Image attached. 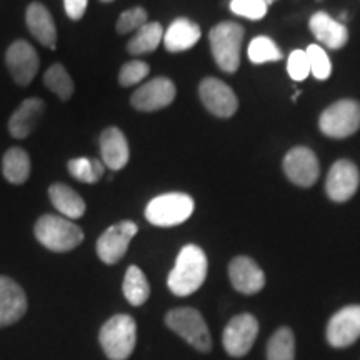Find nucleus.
<instances>
[{"label": "nucleus", "instance_id": "f257e3e1", "mask_svg": "<svg viewBox=\"0 0 360 360\" xmlns=\"http://www.w3.org/2000/svg\"><path fill=\"white\" fill-rule=\"evenodd\" d=\"M205 252L199 245L188 244L179 252L174 269L170 270L167 285L170 292L177 297L192 295L204 285L207 277Z\"/></svg>", "mask_w": 360, "mask_h": 360}, {"label": "nucleus", "instance_id": "f03ea898", "mask_svg": "<svg viewBox=\"0 0 360 360\" xmlns=\"http://www.w3.org/2000/svg\"><path fill=\"white\" fill-rule=\"evenodd\" d=\"M103 354L110 360H127L137 342V326L127 314H119L103 323L98 332Z\"/></svg>", "mask_w": 360, "mask_h": 360}, {"label": "nucleus", "instance_id": "7ed1b4c3", "mask_svg": "<svg viewBox=\"0 0 360 360\" xmlns=\"http://www.w3.org/2000/svg\"><path fill=\"white\" fill-rule=\"evenodd\" d=\"M35 237L45 249L69 252L82 244L84 232L69 219L58 215H44L35 224Z\"/></svg>", "mask_w": 360, "mask_h": 360}, {"label": "nucleus", "instance_id": "20e7f679", "mask_svg": "<svg viewBox=\"0 0 360 360\" xmlns=\"http://www.w3.org/2000/svg\"><path fill=\"white\" fill-rule=\"evenodd\" d=\"M212 56L224 72L233 74L240 65V47L244 27L237 22H220L209 34Z\"/></svg>", "mask_w": 360, "mask_h": 360}, {"label": "nucleus", "instance_id": "39448f33", "mask_svg": "<svg viewBox=\"0 0 360 360\" xmlns=\"http://www.w3.org/2000/svg\"><path fill=\"white\" fill-rule=\"evenodd\" d=\"M165 323L170 330L182 337L188 345L199 352L212 350V337L199 310L192 307L174 309L165 315Z\"/></svg>", "mask_w": 360, "mask_h": 360}, {"label": "nucleus", "instance_id": "423d86ee", "mask_svg": "<svg viewBox=\"0 0 360 360\" xmlns=\"http://www.w3.org/2000/svg\"><path fill=\"white\" fill-rule=\"evenodd\" d=\"M193 199L187 193L170 192L148 202L146 217L155 227H174L184 224L193 212Z\"/></svg>", "mask_w": 360, "mask_h": 360}, {"label": "nucleus", "instance_id": "0eeeda50", "mask_svg": "<svg viewBox=\"0 0 360 360\" xmlns=\"http://www.w3.org/2000/svg\"><path fill=\"white\" fill-rule=\"evenodd\" d=\"M319 127L327 137H350L360 129V103L349 98L332 103L319 119Z\"/></svg>", "mask_w": 360, "mask_h": 360}, {"label": "nucleus", "instance_id": "6e6552de", "mask_svg": "<svg viewBox=\"0 0 360 360\" xmlns=\"http://www.w3.org/2000/svg\"><path fill=\"white\" fill-rule=\"evenodd\" d=\"M259 335V322L252 314H240L231 319L224 328L222 345L231 357H244L250 352Z\"/></svg>", "mask_w": 360, "mask_h": 360}, {"label": "nucleus", "instance_id": "1a4fd4ad", "mask_svg": "<svg viewBox=\"0 0 360 360\" xmlns=\"http://www.w3.org/2000/svg\"><path fill=\"white\" fill-rule=\"evenodd\" d=\"M137 231L139 227L130 220H124L107 229L97 240L98 259L107 265H114L122 260Z\"/></svg>", "mask_w": 360, "mask_h": 360}, {"label": "nucleus", "instance_id": "9d476101", "mask_svg": "<svg viewBox=\"0 0 360 360\" xmlns=\"http://www.w3.org/2000/svg\"><path fill=\"white\" fill-rule=\"evenodd\" d=\"M326 337L335 349L350 347L360 339V305H347L330 317Z\"/></svg>", "mask_w": 360, "mask_h": 360}, {"label": "nucleus", "instance_id": "9b49d317", "mask_svg": "<svg viewBox=\"0 0 360 360\" xmlns=\"http://www.w3.org/2000/svg\"><path fill=\"white\" fill-rule=\"evenodd\" d=\"M283 170L290 182L300 187H312L321 174L317 157L307 147H295L287 152Z\"/></svg>", "mask_w": 360, "mask_h": 360}, {"label": "nucleus", "instance_id": "f8f14e48", "mask_svg": "<svg viewBox=\"0 0 360 360\" xmlns=\"http://www.w3.org/2000/svg\"><path fill=\"white\" fill-rule=\"evenodd\" d=\"M175 92L177 90H175L172 80L167 77H157L135 90L130 102L137 110L154 112L170 105L175 98Z\"/></svg>", "mask_w": 360, "mask_h": 360}, {"label": "nucleus", "instance_id": "ddd939ff", "mask_svg": "<svg viewBox=\"0 0 360 360\" xmlns=\"http://www.w3.org/2000/svg\"><path fill=\"white\" fill-rule=\"evenodd\" d=\"M199 94L202 102H204L205 109L210 114L222 117V119H229L236 114L238 101L237 96L233 94V90L229 87L227 84H224L219 79H205L202 80Z\"/></svg>", "mask_w": 360, "mask_h": 360}, {"label": "nucleus", "instance_id": "4468645a", "mask_svg": "<svg viewBox=\"0 0 360 360\" xmlns=\"http://www.w3.org/2000/svg\"><path fill=\"white\" fill-rule=\"evenodd\" d=\"M6 62L13 80L19 85H29L39 70V56L25 40H17L7 49Z\"/></svg>", "mask_w": 360, "mask_h": 360}, {"label": "nucleus", "instance_id": "2eb2a0df", "mask_svg": "<svg viewBox=\"0 0 360 360\" xmlns=\"http://www.w3.org/2000/svg\"><path fill=\"white\" fill-rule=\"evenodd\" d=\"M360 182L359 169L350 160H339L328 170L326 191L334 202H347L357 192Z\"/></svg>", "mask_w": 360, "mask_h": 360}, {"label": "nucleus", "instance_id": "dca6fc26", "mask_svg": "<svg viewBox=\"0 0 360 360\" xmlns=\"http://www.w3.org/2000/svg\"><path fill=\"white\" fill-rule=\"evenodd\" d=\"M229 277H231L233 289L245 295L257 294L265 285L262 269L259 267L255 260L245 257V255L232 259L231 265H229Z\"/></svg>", "mask_w": 360, "mask_h": 360}, {"label": "nucleus", "instance_id": "f3484780", "mask_svg": "<svg viewBox=\"0 0 360 360\" xmlns=\"http://www.w3.org/2000/svg\"><path fill=\"white\" fill-rule=\"evenodd\" d=\"M27 312V295L12 278L0 276V328L19 322Z\"/></svg>", "mask_w": 360, "mask_h": 360}, {"label": "nucleus", "instance_id": "a211bd4d", "mask_svg": "<svg viewBox=\"0 0 360 360\" xmlns=\"http://www.w3.org/2000/svg\"><path fill=\"white\" fill-rule=\"evenodd\" d=\"M310 30L319 42L328 49H342L349 40V30L339 20L332 19L326 12H317L310 17Z\"/></svg>", "mask_w": 360, "mask_h": 360}, {"label": "nucleus", "instance_id": "6ab92c4d", "mask_svg": "<svg viewBox=\"0 0 360 360\" xmlns=\"http://www.w3.org/2000/svg\"><path fill=\"white\" fill-rule=\"evenodd\" d=\"M101 155L105 167L120 170L129 162V143L125 135L117 127L105 129L101 135Z\"/></svg>", "mask_w": 360, "mask_h": 360}, {"label": "nucleus", "instance_id": "aec40b11", "mask_svg": "<svg viewBox=\"0 0 360 360\" xmlns=\"http://www.w3.org/2000/svg\"><path fill=\"white\" fill-rule=\"evenodd\" d=\"M45 112V103L40 98H27L20 107L13 112L8 120V132L15 139H25L32 134L35 125Z\"/></svg>", "mask_w": 360, "mask_h": 360}, {"label": "nucleus", "instance_id": "412c9836", "mask_svg": "<svg viewBox=\"0 0 360 360\" xmlns=\"http://www.w3.org/2000/svg\"><path fill=\"white\" fill-rule=\"evenodd\" d=\"M27 27L30 34L47 49H56L57 45V30L51 12L42 4H30L27 8Z\"/></svg>", "mask_w": 360, "mask_h": 360}, {"label": "nucleus", "instance_id": "4be33fe9", "mask_svg": "<svg viewBox=\"0 0 360 360\" xmlns=\"http://www.w3.org/2000/svg\"><path fill=\"white\" fill-rule=\"evenodd\" d=\"M200 35L199 25L188 19H177L164 34V45L169 52H184L199 42Z\"/></svg>", "mask_w": 360, "mask_h": 360}, {"label": "nucleus", "instance_id": "5701e85b", "mask_svg": "<svg viewBox=\"0 0 360 360\" xmlns=\"http://www.w3.org/2000/svg\"><path fill=\"white\" fill-rule=\"evenodd\" d=\"M49 197H51L53 207H56L65 219L75 220L80 219L85 214L84 199L69 186H64V184H53V186L49 188Z\"/></svg>", "mask_w": 360, "mask_h": 360}, {"label": "nucleus", "instance_id": "b1692460", "mask_svg": "<svg viewBox=\"0 0 360 360\" xmlns=\"http://www.w3.org/2000/svg\"><path fill=\"white\" fill-rule=\"evenodd\" d=\"M2 172L11 184H24L30 175V159L24 148H8L2 160Z\"/></svg>", "mask_w": 360, "mask_h": 360}, {"label": "nucleus", "instance_id": "393cba45", "mask_svg": "<svg viewBox=\"0 0 360 360\" xmlns=\"http://www.w3.org/2000/svg\"><path fill=\"white\" fill-rule=\"evenodd\" d=\"M160 40H164V30L159 22H147L146 25L135 32L129 40L127 51L132 56H143V53L154 52L159 47Z\"/></svg>", "mask_w": 360, "mask_h": 360}, {"label": "nucleus", "instance_id": "a878e982", "mask_svg": "<svg viewBox=\"0 0 360 360\" xmlns=\"http://www.w3.org/2000/svg\"><path fill=\"white\" fill-rule=\"evenodd\" d=\"M125 299L129 300V304H132L134 307H141L148 300L150 297V285L146 274L142 272L137 265H130L125 272L124 285H122Z\"/></svg>", "mask_w": 360, "mask_h": 360}, {"label": "nucleus", "instance_id": "bb28decb", "mask_svg": "<svg viewBox=\"0 0 360 360\" xmlns=\"http://www.w3.org/2000/svg\"><path fill=\"white\" fill-rule=\"evenodd\" d=\"M267 360H295V337L289 327L277 328L270 337Z\"/></svg>", "mask_w": 360, "mask_h": 360}, {"label": "nucleus", "instance_id": "cd10ccee", "mask_svg": "<svg viewBox=\"0 0 360 360\" xmlns=\"http://www.w3.org/2000/svg\"><path fill=\"white\" fill-rule=\"evenodd\" d=\"M69 172L80 182L97 184L105 172V165L98 159H87V157H79V159L69 160Z\"/></svg>", "mask_w": 360, "mask_h": 360}, {"label": "nucleus", "instance_id": "c85d7f7f", "mask_svg": "<svg viewBox=\"0 0 360 360\" xmlns=\"http://www.w3.org/2000/svg\"><path fill=\"white\" fill-rule=\"evenodd\" d=\"M44 84L49 90H52L53 94H57L60 101H69L74 94V82H72L69 72L65 70L64 65L56 64L51 69L45 72L44 75Z\"/></svg>", "mask_w": 360, "mask_h": 360}, {"label": "nucleus", "instance_id": "c756f323", "mask_svg": "<svg viewBox=\"0 0 360 360\" xmlns=\"http://www.w3.org/2000/svg\"><path fill=\"white\" fill-rule=\"evenodd\" d=\"M249 58L254 64H265V62H276L282 58V52L272 39L260 35L255 37L249 45Z\"/></svg>", "mask_w": 360, "mask_h": 360}, {"label": "nucleus", "instance_id": "7c9ffc66", "mask_svg": "<svg viewBox=\"0 0 360 360\" xmlns=\"http://www.w3.org/2000/svg\"><path fill=\"white\" fill-rule=\"evenodd\" d=\"M310 64V74L314 75L315 79L326 80L328 79L332 72V64L330 58L326 53V51L321 47V45H309V49L305 51Z\"/></svg>", "mask_w": 360, "mask_h": 360}, {"label": "nucleus", "instance_id": "2f4dec72", "mask_svg": "<svg viewBox=\"0 0 360 360\" xmlns=\"http://www.w3.org/2000/svg\"><path fill=\"white\" fill-rule=\"evenodd\" d=\"M231 11L238 17L250 20H260L267 15L269 6L264 0H232Z\"/></svg>", "mask_w": 360, "mask_h": 360}, {"label": "nucleus", "instance_id": "473e14b6", "mask_svg": "<svg viewBox=\"0 0 360 360\" xmlns=\"http://www.w3.org/2000/svg\"><path fill=\"white\" fill-rule=\"evenodd\" d=\"M147 24V12L142 7H134L125 11L122 15L117 20V32L119 34H129L137 32L141 27Z\"/></svg>", "mask_w": 360, "mask_h": 360}, {"label": "nucleus", "instance_id": "72a5a7b5", "mask_svg": "<svg viewBox=\"0 0 360 360\" xmlns=\"http://www.w3.org/2000/svg\"><path fill=\"white\" fill-rule=\"evenodd\" d=\"M148 72H150V69H148L146 62H141V60L129 62V64H125L122 69H120L119 82L120 85H124V87H130V85L142 82V80L148 75Z\"/></svg>", "mask_w": 360, "mask_h": 360}, {"label": "nucleus", "instance_id": "f704fd0d", "mask_svg": "<svg viewBox=\"0 0 360 360\" xmlns=\"http://www.w3.org/2000/svg\"><path fill=\"white\" fill-rule=\"evenodd\" d=\"M287 72H289L290 79L302 82L309 77L310 74V64L305 51H294L289 56V62H287Z\"/></svg>", "mask_w": 360, "mask_h": 360}, {"label": "nucleus", "instance_id": "c9c22d12", "mask_svg": "<svg viewBox=\"0 0 360 360\" xmlns=\"http://www.w3.org/2000/svg\"><path fill=\"white\" fill-rule=\"evenodd\" d=\"M87 2L89 0H64L67 15H69L72 20L82 19L85 8H87Z\"/></svg>", "mask_w": 360, "mask_h": 360}, {"label": "nucleus", "instance_id": "e433bc0d", "mask_svg": "<svg viewBox=\"0 0 360 360\" xmlns=\"http://www.w3.org/2000/svg\"><path fill=\"white\" fill-rule=\"evenodd\" d=\"M264 2L267 4V6H270V4H272V2H276V0H264Z\"/></svg>", "mask_w": 360, "mask_h": 360}, {"label": "nucleus", "instance_id": "4c0bfd02", "mask_svg": "<svg viewBox=\"0 0 360 360\" xmlns=\"http://www.w3.org/2000/svg\"><path fill=\"white\" fill-rule=\"evenodd\" d=\"M103 2H112V0H103Z\"/></svg>", "mask_w": 360, "mask_h": 360}]
</instances>
